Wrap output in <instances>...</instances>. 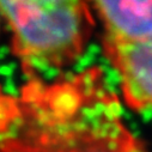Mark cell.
<instances>
[{"label":"cell","instance_id":"cell-1","mask_svg":"<svg viewBox=\"0 0 152 152\" xmlns=\"http://www.w3.org/2000/svg\"><path fill=\"white\" fill-rule=\"evenodd\" d=\"M0 152H147L101 68L0 91Z\"/></svg>","mask_w":152,"mask_h":152},{"label":"cell","instance_id":"cell-2","mask_svg":"<svg viewBox=\"0 0 152 152\" xmlns=\"http://www.w3.org/2000/svg\"><path fill=\"white\" fill-rule=\"evenodd\" d=\"M12 53L31 78L73 65L90 41L94 13L86 0H0Z\"/></svg>","mask_w":152,"mask_h":152},{"label":"cell","instance_id":"cell-3","mask_svg":"<svg viewBox=\"0 0 152 152\" xmlns=\"http://www.w3.org/2000/svg\"><path fill=\"white\" fill-rule=\"evenodd\" d=\"M103 50L119 77L125 103L138 111L152 110V36L138 40L103 37Z\"/></svg>","mask_w":152,"mask_h":152},{"label":"cell","instance_id":"cell-4","mask_svg":"<svg viewBox=\"0 0 152 152\" xmlns=\"http://www.w3.org/2000/svg\"><path fill=\"white\" fill-rule=\"evenodd\" d=\"M104 36L138 40L152 36V0H86Z\"/></svg>","mask_w":152,"mask_h":152},{"label":"cell","instance_id":"cell-5","mask_svg":"<svg viewBox=\"0 0 152 152\" xmlns=\"http://www.w3.org/2000/svg\"><path fill=\"white\" fill-rule=\"evenodd\" d=\"M0 18H1V16H0Z\"/></svg>","mask_w":152,"mask_h":152}]
</instances>
